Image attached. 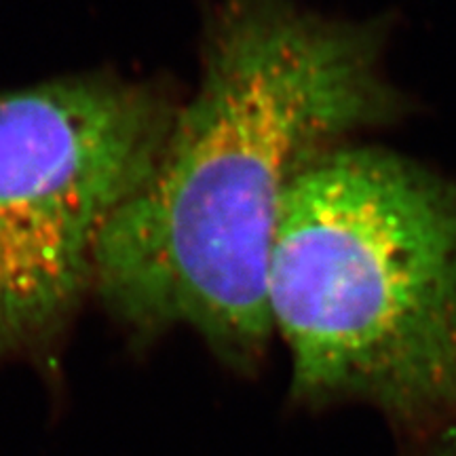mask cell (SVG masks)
I'll list each match as a JSON object with an SVG mask.
<instances>
[{
  "label": "cell",
  "instance_id": "cell-2",
  "mask_svg": "<svg viewBox=\"0 0 456 456\" xmlns=\"http://www.w3.org/2000/svg\"><path fill=\"white\" fill-rule=\"evenodd\" d=\"M266 300L296 402L425 440L456 423V180L380 148L319 157L283 199Z\"/></svg>",
  "mask_w": 456,
  "mask_h": 456
},
{
  "label": "cell",
  "instance_id": "cell-3",
  "mask_svg": "<svg viewBox=\"0 0 456 456\" xmlns=\"http://www.w3.org/2000/svg\"><path fill=\"white\" fill-rule=\"evenodd\" d=\"M178 102L112 72L0 94V366L53 359L94 294L106 228L155 167Z\"/></svg>",
  "mask_w": 456,
  "mask_h": 456
},
{
  "label": "cell",
  "instance_id": "cell-1",
  "mask_svg": "<svg viewBox=\"0 0 456 456\" xmlns=\"http://www.w3.org/2000/svg\"><path fill=\"white\" fill-rule=\"evenodd\" d=\"M387 32L294 0L214 4L195 95L98 252L94 294L131 338L188 328L235 372L258 368L283 199L346 135L406 108L383 72Z\"/></svg>",
  "mask_w": 456,
  "mask_h": 456
},
{
  "label": "cell",
  "instance_id": "cell-4",
  "mask_svg": "<svg viewBox=\"0 0 456 456\" xmlns=\"http://www.w3.org/2000/svg\"><path fill=\"white\" fill-rule=\"evenodd\" d=\"M420 456H456V423L427 437L425 452Z\"/></svg>",
  "mask_w": 456,
  "mask_h": 456
}]
</instances>
